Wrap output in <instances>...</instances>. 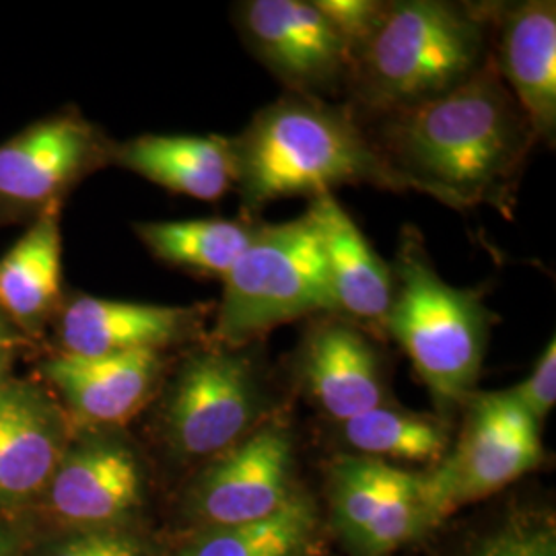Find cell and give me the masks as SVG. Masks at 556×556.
<instances>
[{
  "mask_svg": "<svg viewBox=\"0 0 556 556\" xmlns=\"http://www.w3.org/2000/svg\"><path fill=\"white\" fill-rule=\"evenodd\" d=\"M295 441L280 418L264 420L238 445L213 457L192 491L204 528L262 521L298 497Z\"/></svg>",
  "mask_w": 556,
  "mask_h": 556,
  "instance_id": "10",
  "label": "cell"
},
{
  "mask_svg": "<svg viewBox=\"0 0 556 556\" xmlns=\"http://www.w3.org/2000/svg\"><path fill=\"white\" fill-rule=\"evenodd\" d=\"M215 342L250 346L282 324L338 314L318 236L307 215L260 225L250 248L223 278Z\"/></svg>",
  "mask_w": 556,
  "mask_h": 556,
  "instance_id": "5",
  "label": "cell"
},
{
  "mask_svg": "<svg viewBox=\"0 0 556 556\" xmlns=\"http://www.w3.org/2000/svg\"><path fill=\"white\" fill-rule=\"evenodd\" d=\"M501 79L530 119L538 140L556 139V4L526 0L495 11Z\"/></svg>",
  "mask_w": 556,
  "mask_h": 556,
  "instance_id": "14",
  "label": "cell"
},
{
  "mask_svg": "<svg viewBox=\"0 0 556 556\" xmlns=\"http://www.w3.org/2000/svg\"><path fill=\"white\" fill-rule=\"evenodd\" d=\"M497 4L386 2L371 36L351 56L346 89L379 118L435 100L493 59Z\"/></svg>",
  "mask_w": 556,
  "mask_h": 556,
  "instance_id": "3",
  "label": "cell"
},
{
  "mask_svg": "<svg viewBox=\"0 0 556 556\" xmlns=\"http://www.w3.org/2000/svg\"><path fill=\"white\" fill-rule=\"evenodd\" d=\"M62 459L56 410L27 383H0V498L31 495Z\"/></svg>",
  "mask_w": 556,
  "mask_h": 556,
  "instance_id": "19",
  "label": "cell"
},
{
  "mask_svg": "<svg viewBox=\"0 0 556 556\" xmlns=\"http://www.w3.org/2000/svg\"><path fill=\"white\" fill-rule=\"evenodd\" d=\"M305 215L318 236L338 314L383 330L394 295L392 266L379 258L334 194L312 199Z\"/></svg>",
  "mask_w": 556,
  "mask_h": 556,
  "instance_id": "15",
  "label": "cell"
},
{
  "mask_svg": "<svg viewBox=\"0 0 556 556\" xmlns=\"http://www.w3.org/2000/svg\"><path fill=\"white\" fill-rule=\"evenodd\" d=\"M454 445L422 472V503L431 528L459 507L491 497L536 470L544 459L540 425L505 392H475Z\"/></svg>",
  "mask_w": 556,
  "mask_h": 556,
  "instance_id": "6",
  "label": "cell"
},
{
  "mask_svg": "<svg viewBox=\"0 0 556 556\" xmlns=\"http://www.w3.org/2000/svg\"><path fill=\"white\" fill-rule=\"evenodd\" d=\"M206 307L77 298L59 312L64 355L108 357L172 346L204 324Z\"/></svg>",
  "mask_w": 556,
  "mask_h": 556,
  "instance_id": "13",
  "label": "cell"
},
{
  "mask_svg": "<svg viewBox=\"0 0 556 556\" xmlns=\"http://www.w3.org/2000/svg\"><path fill=\"white\" fill-rule=\"evenodd\" d=\"M0 556H2V555H0Z\"/></svg>",
  "mask_w": 556,
  "mask_h": 556,
  "instance_id": "30",
  "label": "cell"
},
{
  "mask_svg": "<svg viewBox=\"0 0 556 556\" xmlns=\"http://www.w3.org/2000/svg\"><path fill=\"white\" fill-rule=\"evenodd\" d=\"M338 534L357 556H388L431 530L422 472L376 457L342 456L328 472Z\"/></svg>",
  "mask_w": 556,
  "mask_h": 556,
  "instance_id": "9",
  "label": "cell"
},
{
  "mask_svg": "<svg viewBox=\"0 0 556 556\" xmlns=\"http://www.w3.org/2000/svg\"><path fill=\"white\" fill-rule=\"evenodd\" d=\"M160 369L155 351L108 357L62 353L46 365V376L79 417L98 425H118L147 402Z\"/></svg>",
  "mask_w": 556,
  "mask_h": 556,
  "instance_id": "18",
  "label": "cell"
},
{
  "mask_svg": "<svg viewBox=\"0 0 556 556\" xmlns=\"http://www.w3.org/2000/svg\"><path fill=\"white\" fill-rule=\"evenodd\" d=\"M468 556H556V540L548 526L516 523L501 530Z\"/></svg>",
  "mask_w": 556,
  "mask_h": 556,
  "instance_id": "25",
  "label": "cell"
},
{
  "mask_svg": "<svg viewBox=\"0 0 556 556\" xmlns=\"http://www.w3.org/2000/svg\"><path fill=\"white\" fill-rule=\"evenodd\" d=\"M62 236L59 211L29 225L0 260V314L25 332H38L60 312Z\"/></svg>",
  "mask_w": 556,
  "mask_h": 556,
  "instance_id": "20",
  "label": "cell"
},
{
  "mask_svg": "<svg viewBox=\"0 0 556 556\" xmlns=\"http://www.w3.org/2000/svg\"><path fill=\"white\" fill-rule=\"evenodd\" d=\"M112 144L75 114L27 126L0 144V225L34 223L59 211L66 194L110 163Z\"/></svg>",
  "mask_w": 556,
  "mask_h": 556,
  "instance_id": "8",
  "label": "cell"
},
{
  "mask_svg": "<svg viewBox=\"0 0 556 556\" xmlns=\"http://www.w3.org/2000/svg\"><path fill=\"white\" fill-rule=\"evenodd\" d=\"M517 404L542 425L556 402V342L551 340L544 353L538 358L532 374L519 386L509 390Z\"/></svg>",
  "mask_w": 556,
  "mask_h": 556,
  "instance_id": "26",
  "label": "cell"
},
{
  "mask_svg": "<svg viewBox=\"0 0 556 556\" xmlns=\"http://www.w3.org/2000/svg\"><path fill=\"white\" fill-rule=\"evenodd\" d=\"M316 9L334 27L353 56L376 29L383 4L378 0H314Z\"/></svg>",
  "mask_w": 556,
  "mask_h": 556,
  "instance_id": "24",
  "label": "cell"
},
{
  "mask_svg": "<svg viewBox=\"0 0 556 556\" xmlns=\"http://www.w3.org/2000/svg\"><path fill=\"white\" fill-rule=\"evenodd\" d=\"M13 346H15V332L11 321L0 314V374L2 369L9 365L11 355H13Z\"/></svg>",
  "mask_w": 556,
  "mask_h": 556,
  "instance_id": "28",
  "label": "cell"
},
{
  "mask_svg": "<svg viewBox=\"0 0 556 556\" xmlns=\"http://www.w3.org/2000/svg\"><path fill=\"white\" fill-rule=\"evenodd\" d=\"M376 119L371 139L415 192L452 208L486 204L511 217L538 139L495 60L454 91Z\"/></svg>",
  "mask_w": 556,
  "mask_h": 556,
  "instance_id": "1",
  "label": "cell"
},
{
  "mask_svg": "<svg viewBox=\"0 0 556 556\" xmlns=\"http://www.w3.org/2000/svg\"><path fill=\"white\" fill-rule=\"evenodd\" d=\"M252 220L186 219L139 223L135 231L155 258L200 275L227 277L256 238Z\"/></svg>",
  "mask_w": 556,
  "mask_h": 556,
  "instance_id": "21",
  "label": "cell"
},
{
  "mask_svg": "<svg viewBox=\"0 0 556 556\" xmlns=\"http://www.w3.org/2000/svg\"><path fill=\"white\" fill-rule=\"evenodd\" d=\"M241 211L252 220L268 202L332 194L340 186L406 192L413 184L381 155L367 128L328 100L282 96L231 139Z\"/></svg>",
  "mask_w": 556,
  "mask_h": 556,
  "instance_id": "2",
  "label": "cell"
},
{
  "mask_svg": "<svg viewBox=\"0 0 556 556\" xmlns=\"http://www.w3.org/2000/svg\"><path fill=\"white\" fill-rule=\"evenodd\" d=\"M54 556H142L135 540L119 534H91L64 544Z\"/></svg>",
  "mask_w": 556,
  "mask_h": 556,
  "instance_id": "27",
  "label": "cell"
},
{
  "mask_svg": "<svg viewBox=\"0 0 556 556\" xmlns=\"http://www.w3.org/2000/svg\"><path fill=\"white\" fill-rule=\"evenodd\" d=\"M305 556H309V555H305Z\"/></svg>",
  "mask_w": 556,
  "mask_h": 556,
  "instance_id": "29",
  "label": "cell"
},
{
  "mask_svg": "<svg viewBox=\"0 0 556 556\" xmlns=\"http://www.w3.org/2000/svg\"><path fill=\"white\" fill-rule=\"evenodd\" d=\"M238 27L291 93L326 100L346 87L351 54L314 2L250 0L238 9Z\"/></svg>",
  "mask_w": 556,
  "mask_h": 556,
  "instance_id": "11",
  "label": "cell"
},
{
  "mask_svg": "<svg viewBox=\"0 0 556 556\" xmlns=\"http://www.w3.org/2000/svg\"><path fill=\"white\" fill-rule=\"evenodd\" d=\"M342 441L357 456L435 466L452 445L445 418L381 404L340 422Z\"/></svg>",
  "mask_w": 556,
  "mask_h": 556,
  "instance_id": "22",
  "label": "cell"
},
{
  "mask_svg": "<svg viewBox=\"0 0 556 556\" xmlns=\"http://www.w3.org/2000/svg\"><path fill=\"white\" fill-rule=\"evenodd\" d=\"M140 489L137 454L116 439H93L60 459L52 503L66 519L105 523L130 511L139 503Z\"/></svg>",
  "mask_w": 556,
  "mask_h": 556,
  "instance_id": "16",
  "label": "cell"
},
{
  "mask_svg": "<svg viewBox=\"0 0 556 556\" xmlns=\"http://www.w3.org/2000/svg\"><path fill=\"white\" fill-rule=\"evenodd\" d=\"M394 295L383 332L413 361L439 408L464 406L477 392L495 316L482 291L439 277L417 231H406L392 266Z\"/></svg>",
  "mask_w": 556,
  "mask_h": 556,
  "instance_id": "4",
  "label": "cell"
},
{
  "mask_svg": "<svg viewBox=\"0 0 556 556\" xmlns=\"http://www.w3.org/2000/svg\"><path fill=\"white\" fill-rule=\"evenodd\" d=\"M110 163L199 200H219L236 184L231 139L223 137L142 135L112 144Z\"/></svg>",
  "mask_w": 556,
  "mask_h": 556,
  "instance_id": "17",
  "label": "cell"
},
{
  "mask_svg": "<svg viewBox=\"0 0 556 556\" xmlns=\"http://www.w3.org/2000/svg\"><path fill=\"white\" fill-rule=\"evenodd\" d=\"M266 410L268 397L250 346L215 342L181 365L165 408L167 438L181 456L213 459L268 420Z\"/></svg>",
  "mask_w": 556,
  "mask_h": 556,
  "instance_id": "7",
  "label": "cell"
},
{
  "mask_svg": "<svg viewBox=\"0 0 556 556\" xmlns=\"http://www.w3.org/2000/svg\"><path fill=\"white\" fill-rule=\"evenodd\" d=\"M298 374L305 394L334 422L386 404L379 353L355 321L314 324L299 344Z\"/></svg>",
  "mask_w": 556,
  "mask_h": 556,
  "instance_id": "12",
  "label": "cell"
},
{
  "mask_svg": "<svg viewBox=\"0 0 556 556\" xmlns=\"http://www.w3.org/2000/svg\"><path fill=\"white\" fill-rule=\"evenodd\" d=\"M318 528V511L303 493L278 514L254 523L204 528L176 556H305Z\"/></svg>",
  "mask_w": 556,
  "mask_h": 556,
  "instance_id": "23",
  "label": "cell"
}]
</instances>
